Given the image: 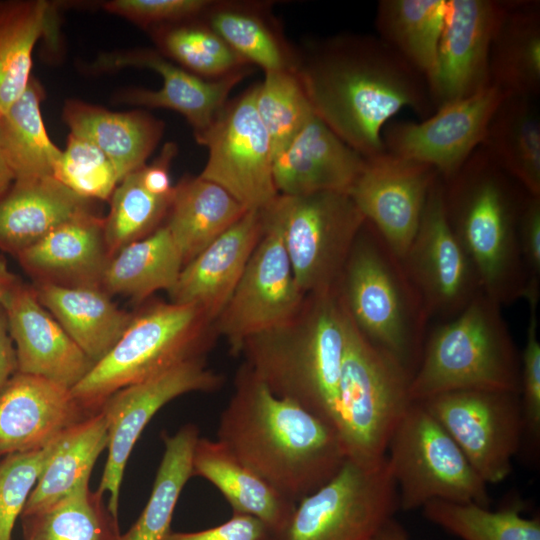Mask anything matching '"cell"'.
Masks as SVG:
<instances>
[{"label":"cell","mask_w":540,"mask_h":540,"mask_svg":"<svg viewBox=\"0 0 540 540\" xmlns=\"http://www.w3.org/2000/svg\"><path fill=\"white\" fill-rule=\"evenodd\" d=\"M313 112L365 158L385 151L382 130L403 108L434 111L424 76L379 37L343 34L308 45L294 68Z\"/></svg>","instance_id":"6da1fadb"},{"label":"cell","mask_w":540,"mask_h":540,"mask_svg":"<svg viewBox=\"0 0 540 540\" xmlns=\"http://www.w3.org/2000/svg\"><path fill=\"white\" fill-rule=\"evenodd\" d=\"M220 415L217 440L287 499L298 503L347 460L336 426L274 395L249 368Z\"/></svg>","instance_id":"7a4b0ae2"},{"label":"cell","mask_w":540,"mask_h":540,"mask_svg":"<svg viewBox=\"0 0 540 540\" xmlns=\"http://www.w3.org/2000/svg\"><path fill=\"white\" fill-rule=\"evenodd\" d=\"M443 181L449 224L477 272L482 292L501 306L524 299L527 277L518 223L528 193L481 146Z\"/></svg>","instance_id":"3957f363"},{"label":"cell","mask_w":540,"mask_h":540,"mask_svg":"<svg viewBox=\"0 0 540 540\" xmlns=\"http://www.w3.org/2000/svg\"><path fill=\"white\" fill-rule=\"evenodd\" d=\"M346 309L337 288L313 293L293 327L248 339L254 376L277 397L290 400L337 427L338 393L345 349Z\"/></svg>","instance_id":"277c9868"},{"label":"cell","mask_w":540,"mask_h":540,"mask_svg":"<svg viewBox=\"0 0 540 540\" xmlns=\"http://www.w3.org/2000/svg\"><path fill=\"white\" fill-rule=\"evenodd\" d=\"M337 287L358 330L412 378L421 358L428 317L401 260L367 220L355 238Z\"/></svg>","instance_id":"5b68a950"},{"label":"cell","mask_w":540,"mask_h":540,"mask_svg":"<svg viewBox=\"0 0 540 540\" xmlns=\"http://www.w3.org/2000/svg\"><path fill=\"white\" fill-rule=\"evenodd\" d=\"M521 361L501 305L480 292L455 318L426 335L410 380L411 402L469 389L520 394Z\"/></svg>","instance_id":"8992f818"},{"label":"cell","mask_w":540,"mask_h":540,"mask_svg":"<svg viewBox=\"0 0 540 540\" xmlns=\"http://www.w3.org/2000/svg\"><path fill=\"white\" fill-rule=\"evenodd\" d=\"M410 380L404 367L363 336L346 310L337 427L347 459L372 465L385 457L390 437L412 403Z\"/></svg>","instance_id":"52a82bcc"},{"label":"cell","mask_w":540,"mask_h":540,"mask_svg":"<svg viewBox=\"0 0 540 540\" xmlns=\"http://www.w3.org/2000/svg\"><path fill=\"white\" fill-rule=\"evenodd\" d=\"M207 317L195 305L158 303L132 316L114 347L71 392L91 413L116 391L200 358Z\"/></svg>","instance_id":"ba28073f"},{"label":"cell","mask_w":540,"mask_h":540,"mask_svg":"<svg viewBox=\"0 0 540 540\" xmlns=\"http://www.w3.org/2000/svg\"><path fill=\"white\" fill-rule=\"evenodd\" d=\"M385 455L403 511L433 500L490 506L488 485L420 402H412L402 416Z\"/></svg>","instance_id":"9c48e42d"},{"label":"cell","mask_w":540,"mask_h":540,"mask_svg":"<svg viewBox=\"0 0 540 540\" xmlns=\"http://www.w3.org/2000/svg\"><path fill=\"white\" fill-rule=\"evenodd\" d=\"M278 224L294 278L305 294L337 287L365 218L345 192L281 195L263 209Z\"/></svg>","instance_id":"30bf717a"},{"label":"cell","mask_w":540,"mask_h":540,"mask_svg":"<svg viewBox=\"0 0 540 540\" xmlns=\"http://www.w3.org/2000/svg\"><path fill=\"white\" fill-rule=\"evenodd\" d=\"M398 510L386 455L372 465L347 459L327 483L296 504L272 540H370Z\"/></svg>","instance_id":"8fae6325"},{"label":"cell","mask_w":540,"mask_h":540,"mask_svg":"<svg viewBox=\"0 0 540 540\" xmlns=\"http://www.w3.org/2000/svg\"><path fill=\"white\" fill-rule=\"evenodd\" d=\"M420 403L451 435L487 485L506 480L525 432L519 393L457 390Z\"/></svg>","instance_id":"7c38bea8"},{"label":"cell","mask_w":540,"mask_h":540,"mask_svg":"<svg viewBox=\"0 0 540 540\" xmlns=\"http://www.w3.org/2000/svg\"><path fill=\"white\" fill-rule=\"evenodd\" d=\"M257 85L227 102L211 125L195 135L208 148L199 175L229 192L246 210H263L278 196L272 149L256 110Z\"/></svg>","instance_id":"4fadbf2b"},{"label":"cell","mask_w":540,"mask_h":540,"mask_svg":"<svg viewBox=\"0 0 540 540\" xmlns=\"http://www.w3.org/2000/svg\"><path fill=\"white\" fill-rule=\"evenodd\" d=\"M444 181L432 183L417 232L401 260L428 320L455 318L482 292L477 272L453 232L445 208Z\"/></svg>","instance_id":"5bb4252c"},{"label":"cell","mask_w":540,"mask_h":540,"mask_svg":"<svg viewBox=\"0 0 540 540\" xmlns=\"http://www.w3.org/2000/svg\"><path fill=\"white\" fill-rule=\"evenodd\" d=\"M262 234L227 305L220 331L235 352L259 334L284 327L299 313L304 293L293 275L276 221L264 210Z\"/></svg>","instance_id":"9a60e30c"},{"label":"cell","mask_w":540,"mask_h":540,"mask_svg":"<svg viewBox=\"0 0 540 540\" xmlns=\"http://www.w3.org/2000/svg\"><path fill=\"white\" fill-rule=\"evenodd\" d=\"M221 377L204 365L201 358L175 365L146 380L113 393L103 404L108 431V456L100 495L108 493L107 508L118 519L120 487L128 458L152 417L168 402L186 393L214 391Z\"/></svg>","instance_id":"2e32d148"},{"label":"cell","mask_w":540,"mask_h":540,"mask_svg":"<svg viewBox=\"0 0 540 540\" xmlns=\"http://www.w3.org/2000/svg\"><path fill=\"white\" fill-rule=\"evenodd\" d=\"M505 96L499 87L489 84L471 96L437 108L422 122L389 121L381 134L385 150L427 164L446 180L480 147Z\"/></svg>","instance_id":"e0dca14e"},{"label":"cell","mask_w":540,"mask_h":540,"mask_svg":"<svg viewBox=\"0 0 540 540\" xmlns=\"http://www.w3.org/2000/svg\"><path fill=\"white\" fill-rule=\"evenodd\" d=\"M366 159L348 195L402 260L417 232L429 189L439 174L427 164L386 150Z\"/></svg>","instance_id":"ac0fdd59"},{"label":"cell","mask_w":540,"mask_h":540,"mask_svg":"<svg viewBox=\"0 0 540 540\" xmlns=\"http://www.w3.org/2000/svg\"><path fill=\"white\" fill-rule=\"evenodd\" d=\"M506 1L447 0L437 70L429 84L434 109L490 84L489 56Z\"/></svg>","instance_id":"d6986e66"},{"label":"cell","mask_w":540,"mask_h":540,"mask_svg":"<svg viewBox=\"0 0 540 540\" xmlns=\"http://www.w3.org/2000/svg\"><path fill=\"white\" fill-rule=\"evenodd\" d=\"M2 307L16 351L17 372L72 389L94 366L39 302L32 286L18 281Z\"/></svg>","instance_id":"ffe728a7"},{"label":"cell","mask_w":540,"mask_h":540,"mask_svg":"<svg viewBox=\"0 0 540 540\" xmlns=\"http://www.w3.org/2000/svg\"><path fill=\"white\" fill-rule=\"evenodd\" d=\"M93 414L71 389L16 372L0 390V457L44 449Z\"/></svg>","instance_id":"44dd1931"},{"label":"cell","mask_w":540,"mask_h":540,"mask_svg":"<svg viewBox=\"0 0 540 540\" xmlns=\"http://www.w3.org/2000/svg\"><path fill=\"white\" fill-rule=\"evenodd\" d=\"M124 67L151 69L162 77L163 83L158 90H127L120 94L119 101L177 111L191 124L195 135L211 125L227 103L231 90L251 71L248 67L223 78L204 79L148 49L102 54L93 65L98 70Z\"/></svg>","instance_id":"7402d4cb"},{"label":"cell","mask_w":540,"mask_h":540,"mask_svg":"<svg viewBox=\"0 0 540 540\" xmlns=\"http://www.w3.org/2000/svg\"><path fill=\"white\" fill-rule=\"evenodd\" d=\"M261 210H248L185 264L169 291L171 302L218 317L231 298L262 234Z\"/></svg>","instance_id":"603a6c76"},{"label":"cell","mask_w":540,"mask_h":540,"mask_svg":"<svg viewBox=\"0 0 540 540\" xmlns=\"http://www.w3.org/2000/svg\"><path fill=\"white\" fill-rule=\"evenodd\" d=\"M366 161L313 116L288 147L273 159V181L281 195L348 193L363 172Z\"/></svg>","instance_id":"cb8c5ba5"},{"label":"cell","mask_w":540,"mask_h":540,"mask_svg":"<svg viewBox=\"0 0 540 540\" xmlns=\"http://www.w3.org/2000/svg\"><path fill=\"white\" fill-rule=\"evenodd\" d=\"M35 282L101 287L110 260L104 218L92 211L55 227L16 256Z\"/></svg>","instance_id":"d4e9b609"},{"label":"cell","mask_w":540,"mask_h":540,"mask_svg":"<svg viewBox=\"0 0 540 540\" xmlns=\"http://www.w3.org/2000/svg\"><path fill=\"white\" fill-rule=\"evenodd\" d=\"M89 204L54 177L14 181L0 197V249L17 256Z\"/></svg>","instance_id":"484cf974"},{"label":"cell","mask_w":540,"mask_h":540,"mask_svg":"<svg viewBox=\"0 0 540 540\" xmlns=\"http://www.w3.org/2000/svg\"><path fill=\"white\" fill-rule=\"evenodd\" d=\"M62 116L71 134L94 144L108 157L120 181L145 165L164 128L144 111L112 112L80 100H68Z\"/></svg>","instance_id":"4316f807"},{"label":"cell","mask_w":540,"mask_h":540,"mask_svg":"<svg viewBox=\"0 0 540 540\" xmlns=\"http://www.w3.org/2000/svg\"><path fill=\"white\" fill-rule=\"evenodd\" d=\"M32 288L39 302L94 364L114 347L132 319L101 287L35 282Z\"/></svg>","instance_id":"83f0119b"},{"label":"cell","mask_w":540,"mask_h":540,"mask_svg":"<svg viewBox=\"0 0 540 540\" xmlns=\"http://www.w3.org/2000/svg\"><path fill=\"white\" fill-rule=\"evenodd\" d=\"M193 476L215 486L233 513L258 518L272 534L286 525L296 507V503L277 492L217 439H198L192 458Z\"/></svg>","instance_id":"f1b7e54d"},{"label":"cell","mask_w":540,"mask_h":540,"mask_svg":"<svg viewBox=\"0 0 540 540\" xmlns=\"http://www.w3.org/2000/svg\"><path fill=\"white\" fill-rule=\"evenodd\" d=\"M490 84L506 96L540 93V4L506 1L489 56Z\"/></svg>","instance_id":"f546056e"},{"label":"cell","mask_w":540,"mask_h":540,"mask_svg":"<svg viewBox=\"0 0 540 540\" xmlns=\"http://www.w3.org/2000/svg\"><path fill=\"white\" fill-rule=\"evenodd\" d=\"M169 211L166 227L185 265L248 210L224 188L198 176L174 187Z\"/></svg>","instance_id":"4dcf8cb0"},{"label":"cell","mask_w":540,"mask_h":540,"mask_svg":"<svg viewBox=\"0 0 540 540\" xmlns=\"http://www.w3.org/2000/svg\"><path fill=\"white\" fill-rule=\"evenodd\" d=\"M107 446V423L101 410L65 431L54 442L21 517L43 511L89 482L95 462Z\"/></svg>","instance_id":"1f68e13d"},{"label":"cell","mask_w":540,"mask_h":540,"mask_svg":"<svg viewBox=\"0 0 540 540\" xmlns=\"http://www.w3.org/2000/svg\"><path fill=\"white\" fill-rule=\"evenodd\" d=\"M480 146L528 194L540 196V118L534 98L505 96Z\"/></svg>","instance_id":"d6a6232c"},{"label":"cell","mask_w":540,"mask_h":540,"mask_svg":"<svg viewBox=\"0 0 540 540\" xmlns=\"http://www.w3.org/2000/svg\"><path fill=\"white\" fill-rule=\"evenodd\" d=\"M184 266L170 231L161 227L113 255L105 268L101 288L113 294L143 300L158 290L174 287Z\"/></svg>","instance_id":"836d02e7"},{"label":"cell","mask_w":540,"mask_h":540,"mask_svg":"<svg viewBox=\"0 0 540 540\" xmlns=\"http://www.w3.org/2000/svg\"><path fill=\"white\" fill-rule=\"evenodd\" d=\"M447 0H382L376 12L379 38L429 84L437 70Z\"/></svg>","instance_id":"e575fe53"},{"label":"cell","mask_w":540,"mask_h":540,"mask_svg":"<svg viewBox=\"0 0 540 540\" xmlns=\"http://www.w3.org/2000/svg\"><path fill=\"white\" fill-rule=\"evenodd\" d=\"M43 88L31 77L21 97L0 115V155L15 181L53 177L61 151L46 131L40 104Z\"/></svg>","instance_id":"d590c367"},{"label":"cell","mask_w":540,"mask_h":540,"mask_svg":"<svg viewBox=\"0 0 540 540\" xmlns=\"http://www.w3.org/2000/svg\"><path fill=\"white\" fill-rule=\"evenodd\" d=\"M259 3L216 2L202 15L248 64L264 72L294 70L297 53L287 45L277 26Z\"/></svg>","instance_id":"8d00e7d4"},{"label":"cell","mask_w":540,"mask_h":540,"mask_svg":"<svg viewBox=\"0 0 540 540\" xmlns=\"http://www.w3.org/2000/svg\"><path fill=\"white\" fill-rule=\"evenodd\" d=\"M51 20L47 1H0V114L26 90L34 47L51 28Z\"/></svg>","instance_id":"74e56055"},{"label":"cell","mask_w":540,"mask_h":540,"mask_svg":"<svg viewBox=\"0 0 540 540\" xmlns=\"http://www.w3.org/2000/svg\"><path fill=\"white\" fill-rule=\"evenodd\" d=\"M195 424L183 425L175 434L163 435L164 453L147 504L119 540H165L180 494L192 477V458L199 439Z\"/></svg>","instance_id":"f35d334b"},{"label":"cell","mask_w":540,"mask_h":540,"mask_svg":"<svg viewBox=\"0 0 540 540\" xmlns=\"http://www.w3.org/2000/svg\"><path fill=\"white\" fill-rule=\"evenodd\" d=\"M25 540H119L118 519L89 482L33 515L20 518Z\"/></svg>","instance_id":"ab89813d"},{"label":"cell","mask_w":540,"mask_h":540,"mask_svg":"<svg viewBox=\"0 0 540 540\" xmlns=\"http://www.w3.org/2000/svg\"><path fill=\"white\" fill-rule=\"evenodd\" d=\"M422 509L427 520L462 540H540L539 517L523 516L520 504L491 511L474 503L433 500Z\"/></svg>","instance_id":"60d3db41"},{"label":"cell","mask_w":540,"mask_h":540,"mask_svg":"<svg viewBox=\"0 0 540 540\" xmlns=\"http://www.w3.org/2000/svg\"><path fill=\"white\" fill-rule=\"evenodd\" d=\"M255 104L270 139L273 159L315 116L294 70L266 72L257 84Z\"/></svg>","instance_id":"b9f144b4"},{"label":"cell","mask_w":540,"mask_h":540,"mask_svg":"<svg viewBox=\"0 0 540 540\" xmlns=\"http://www.w3.org/2000/svg\"><path fill=\"white\" fill-rule=\"evenodd\" d=\"M166 55L204 79H219L250 67L208 24L167 25L157 32Z\"/></svg>","instance_id":"7bdbcfd3"},{"label":"cell","mask_w":540,"mask_h":540,"mask_svg":"<svg viewBox=\"0 0 540 540\" xmlns=\"http://www.w3.org/2000/svg\"><path fill=\"white\" fill-rule=\"evenodd\" d=\"M171 198L172 195L160 197L146 191L138 170L125 176L114 189L109 199V214L104 218L109 258L126 245L146 237L169 211Z\"/></svg>","instance_id":"ee69618b"},{"label":"cell","mask_w":540,"mask_h":540,"mask_svg":"<svg viewBox=\"0 0 540 540\" xmlns=\"http://www.w3.org/2000/svg\"><path fill=\"white\" fill-rule=\"evenodd\" d=\"M53 177L89 200H109L120 182L108 157L94 144L71 133L54 166Z\"/></svg>","instance_id":"f6af8a7d"},{"label":"cell","mask_w":540,"mask_h":540,"mask_svg":"<svg viewBox=\"0 0 540 540\" xmlns=\"http://www.w3.org/2000/svg\"><path fill=\"white\" fill-rule=\"evenodd\" d=\"M54 442L41 450L0 457V540L12 539L15 523L21 517Z\"/></svg>","instance_id":"bcb514c9"},{"label":"cell","mask_w":540,"mask_h":540,"mask_svg":"<svg viewBox=\"0 0 540 540\" xmlns=\"http://www.w3.org/2000/svg\"><path fill=\"white\" fill-rule=\"evenodd\" d=\"M536 299L528 300L529 321L525 346L520 358V400L524 419V434L534 442L540 435V341Z\"/></svg>","instance_id":"7dc6e473"},{"label":"cell","mask_w":540,"mask_h":540,"mask_svg":"<svg viewBox=\"0 0 540 540\" xmlns=\"http://www.w3.org/2000/svg\"><path fill=\"white\" fill-rule=\"evenodd\" d=\"M213 1L208 0H112L103 7L143 27L172 25L202 16Z\"/></svg>","instance_id":"c3c4849f"},{"label":"cell","mask_w":540,"mask_h":540,"mask_svg":"<svg viewBox=\"0 0 540 540\" xmlns=\"http://www.w3.org/2000/svg\"><path fill=\"white\" fill-rule=\"evenodd\" d=\"M518 242L527 277L524 299L540 295V196L528 194L518 223Z\"/></svg>","instance_id":"681fc988"},{"label":"cell","mask_w":540,"mask_h":540,"mask_svg":"<svg viewBox=\"0 0 540 540\" xmlns=\"http://www.w3.org/2000/svg\"><path fill=\"white\" fill-rule=\"evenodd\" d=\"M165 540H272V532L254 516L233 513L218 526L194 532L171 531Z\"/></svg>","instance_id":"f907efd6"},{"label":"cell","mask_w":540,"mask_h":540,"mask_svg":"<svg viewBox=\"0 0 540 540\" xmlns=\"http://www.w3.org/2000/svg\"><path fill=\"white\" fill-rule=\"evenodd\" d=\"M176 152L175 143L168 142L152 164L138 169L140 183L150 194L160 197L172 195L174 187L171 185L169 165Z\"/></svg>","instance_id":"816d5d0a"},{"label":"cell","mask_w":540,"mask_h":540,"mask_svg":"<svg viewBox=\"0 0 540 540\" xmlns=\"http://www.w3.org/2000/svg\"><path fill=\"white\" fill-rule=\"evenodd\" d=\"M16 372V351L9 333L5 311L0 304V390Z\"/></svg>","instance_id":"f5cc1de1"},{"label":"cell","mask_w":540,"mask_h":540,"mask_svg":"<svg viewBox=\"0 0 540 540\" xmlns=\"http://www.w3.org/2000/svg\"><path fill=\"white\" fill-rule=\"evenodd\" d=\"M370 540H409V536L404 527L393 517Z\"/></svg>","instance_id":"db71d44e"},{"label":"cell","mask_w":540,"mask_h":540,"mask_svg":"<svg viewBox=\"0 0 540 540\" xmlns=\"http://www.w3.org/2000/svg\"><path fill=\"white\" fill-rule=\"evenodd\" d=\"M18 281L19 279L9 270L5 260L0 257V304Z\"/></svg>","instance_id":"11a10c76"},{"label":"cell","mask_w":540,"mask_h":540,"mask_svg":"<svg viewBox=\"0 0 540 540\" xmlns=\"http://www.w3.org/2000/svg\"><path fill=\"white\" fill-rule=\"evenodd\" d=\"M14 181L13 173L0 155V197L9 190Z\"/></svg>","instance_id":"9f6ffc18"},{"label":"cell","mask_w":540,"mask_h":540,"mask_svg":"<svg viewBox=\"0 0 540 540\" xmlns=\"http://www.w3.org/2000/svg\"><path fill=\"white\" fill-rule=\"evenodd\" d=\"M1 115V114H0Z\"/></svg>","instance_id":"6f0895ef"}]
</instances>
